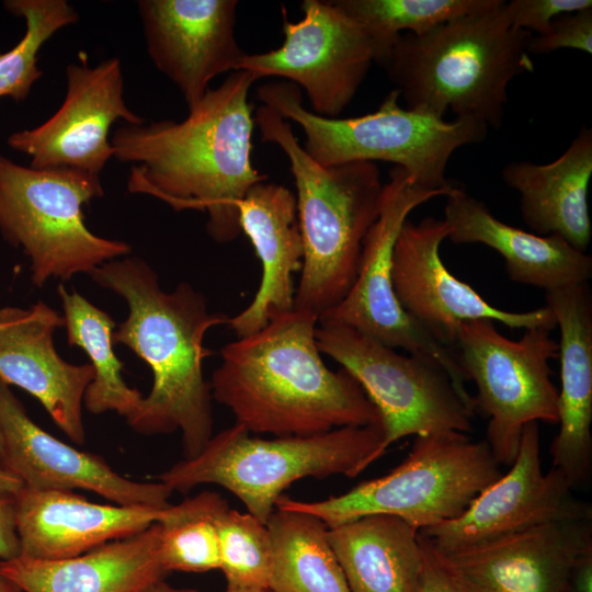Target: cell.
<instances>
[{
    "label": "cell",
    "instance_id": "37",
    "mask_svg": "<svg viewBox=\"0 0 592 592\" xmlns=\"http://www.w3.org/2000/svg\"><path fill=\"white\" fill-rule=\"evenodd\" d=\"M422 546L425 558L419 592H465L442 568L431 551L423 544Z\"/></svg>",
    "mask_w": 592,
    "mask_h": 592
},
{
    "label": "cell",
    "instance_id": "4",
    "mask_svg": "<svg viewBox=\"0 0 592 592\" xmlns=\"http://www.w3.org/2000/svg\"><path fill=\"white\" fill-rule=\"evenodd\" d=\"M504 3L400 35L383 67L407 109L501 128L509 83L535 68L533 34L510 26Z\"/></svg>",
    "mask_w": 592,
    "mask_h": 592
},
{
    "label": "cell",
    "instance_id": "31",
    "mask_svg": "<svg viewBox=\"0 0 592 592\" xmlns=\"http://www.w3.org/2000/svg\"><path fill=\"white\" fill-rule=\"evenodd\" d=\"M227 506L219 493L203 491L164 509L158 522L159 557L168 573L219 569L215 520Z\"/></svg>",
    "mask_w": 592,
    "mask_h": 592
},
{
    "label": "cell",
    "instance_id": "5",
    "mask_svg": "<svg viewBox=\"0 0 592 592\" xmlns=\"http://www.w3.org/2000/svg\"><path fill=\"white\" fill-rule=\"evenodd\" d=\"M254 122L265 143L288 159L304 246L294 308L318 319L350 292L363 241L376 220L384 183L376 163L355 161L323 167L295 136L289 122L261 104Z\"/></svg>",
    "mask_w": 592,
    "mask_h": 592
},
{
    "label": "cell",
    "instance_id": "21",
    "mask_svg": "<svg viewBox=\"0 0 592 592\" xmlns=\"http://www.w3.org/2000/svg\"><path fill=\"white\" fill-rule=\"evenodd\" d=\"M14 501L20 556L42 560L75 557L137 534L159 522L166 509L99 504L72 491L26 487Z\"/></svg>",
    "mask_w": 592,
    "mask_h": 592
},
{
    "label": "cell",
    "instance_id": "11",
    "mask_svg": "<svg viewBox=\"0 0 592 592\" xmlns=\"http://www.w3.org/2000/svg\"><path fill=\"white\" fill-rule=\"evenodd\" d=\"M316 339L320 352L339 363L377 408L384 431L379 457L410 435L471 431L476 412L434 361L401 354L348 326L319 325Z\"/></svg>",
    "mask_w": 592,
    "mask_h": 592
},
{
    "label": "cell",
    "instance_id": "29",
    "mask_svg": "<svg viewBox=\"0 0 592 592\" xmlns=\"http://www.w3.org/2000/svg\"><path fill=\"white\" fill-rule=\"evenodd\" d=\"M57 293L68 343L86 352L94 371L83 398L86 409L94 414L114 411L127 419L138 409L143 395L122 377L123 363L113 350L115 321L76 289L68 292L59 284Z\"/></svg>",
    "mask_w": 592,
    "mask_h": 592
},
{
    "label": "cell",
    "instance_id": "41",
    "mask_svg": "<svg viewBox=\"0 0 592 592\" xmlns=\"http://www.w3.org/2000/svg\"><path fill=\"white\" fill-rule=\"evenodd\" d=\"M0 592H23L16 583L0 571Z\"/></svg>",
    "mask_w": 592,
    "mask_h": 592
},
{
    "label": "cell",
    "instance_id": "13",
    "mask_svg": "<svg viewBox=\"0 0 592 592\" xmlns=\"http://www.w3.org/2000/svg\"><path fill=\"white\" fill-rule=\"evenodd\" d=\"M301 11L299 21L284 19L280 47L244 53L237 70L258 79H285L305 91L311 112L337 118L375 62L374 48L362 26L334 0H304Z\"/></svg>",
    "mask_w": 592,
    "mask_h": 592
},
{
    "label": "cell",
    "instance_id": "22",
    "mask_svg": "<svg viewBox=\"0 0 592 592\" xmlns=\"http://www.w3.org/2000/svg\"><path fill=\"white\" fill-rule=\"evenodd\" d=\"M559 328V431L550 445L551 467L572 488L588 482L592 467V296L588 283L546 292Z\"/></svg>",
    "mask_w": 592,
    "mask_h": 592
},
{
    "label": "cell",
    "instance_id": "39",
    "mask_svg": "<svg viewBox=\"0 0 592 592\" xmlns=\"http://www.w3.org/2000/svg\"><path fill=\"white\" fill-rule=\"evenodd\" d=\"M22 487V482L0 464V493L14 496Z\"/></svg>",
    "mask_w": 592,
    "mask_h": 592
},
{
    "label": "cell",
    "instance_id": "36",
    "mask_svg": "<svg viewBox=\"0 0 592 592\" xmlns=\"http://www.w3.org/2000/svg\"><path fill=\"white\" fill-rule=\"evenodd\" d=\"M14 496L0 493V561L20 557Z\"/></svg>",
    "mask_w": 592,
    "mask_h": 592
},
{
    "label": "cell",
    "instance_id": "14",
    "mask_svg": "<svg viewBox=\"0 0 592 592\" xmlns=\"http://www.w3.org/2000/svg\"><path fill=\"white\" fill-rule=\"evenodd\" d=\"M572 489L560 470L543 471L538 422H531L510 470L458 517L420 530L419 538L432 551L447 553L544 524L591 521V503L576 498Z\"/></svg>",
    "mask_w": 592,
    "mask_h": 592
},
{
    "label": "cell",
    "instance_id": "1",
    "mask_svg": "<svg viewBox=\"0 0 592 592\" xmlns=\"http://www.w3.org/2000/svg\"><path fill=\"white\" fill-rule=\"evenodd\" d=\"M258 80L250 71H232L180 122L125 123L115 129L114 158L130 164L127 191L177 212H204L208 236L217 243L234 241L241 234L240 203L266 178L251 159L255 122L248 96Z\"/></svg>",
    "mask_w": 592,
    "mask_h": 592
},
{
    "label": "cell",
    "instance_id": "6",
    "mask_svg": "<svg viewBox=\"0 0 592 592\" xmlns=\"http://www.w3.org/2000/svg\"><path fill=\"white\" fill-rule=\"evenodd\" d=\"M383 439L382 423L273 439L252 436L235 423L213 435L195 457L183 458L156 479L173 492L220 486L266 524L292 483L307 477H355L379 458Z\"/></svg>",
    "mask_w": 592,
    "mask_h": 592
},
{
    "label": "cell",
    "instance_id": "44",
    "mask_svg": "<svg viewBox=\"0 0 592 592\" xmlns=\"http://www.w3.org/2000/svg\"><path fill=\"white\" fill-rule=\"evenodd\" d=\"M2 325V317H1V312H0V326Z\"/></svg>",
    "mask_w": 592,
    "mask_h": 592
},
{
    "label": "cell",
    "instance_id": "27",
    "mask_svg": "<svg viewBox=\"0 0 592 592\" xmlns=\"http://www.w3.org/2000/svg\"><path fill=\"white\" fill-rule=\"evenodd\" d=\"M351 592H419L425 553L419 530L390 514H368L328 528Z\"/></svg>",
    "mask_w": 592,
    "mask_h": 592
},
{
    "label": "cell",
    "instance_id": "10",
    "mask_svg": "<svg viewBox=\"0 0 592 592\" xmlns=\"http://www.w3.org/2000/svg\"><path fill=\"white\" fill-rule=\"evenodd\" d=\"M555 328H530L511 340L481 319L464 322L456 333L453 350L467 382L476 384V412L489 419L486 442L499 465L513 464L526 424L558 423V389L549 367L558 357Z\"/></svg>",
    "mask_w": 592,
    "mask_h": 592
},
{
    "label": "cell",
    "instance_id": "33",
    "mask_svg": "<svg viewBox=\"0 0 592 592\" xmlns=\"http://www.w3.org/2000/svg\"><path fill=\"white\" fill-rule=\"evenodd\" d=\"M215 525L226 589L269 588L272 543L266 524L249 512L227 506L216 516Z\"/></svg>",
    "mask_w": 592,
    "mask_h": 592
},
{
    "label": "cell",
    "instance_id": "8",
    "mask_svg": "<svg viewBox=\"0 0 592 592\" xmlns=\"http://www.w3.org/2000/svg\"><path fill=\"white\" fill-rule=\"evenodd\" d=\"M501 475L486 440L456 431L418 435L408 456L386 475L319 501L282 496L275 508L307 512L328 528L390 514L420 531L458 517Z\"/></svg>",
    "mask_w": 592,
    "mask_h": 592
},
{
    "label": "cell",
    "instance_id": "24",
    "mask_svg": "<svg viewBox=\"0 0 592 592\" xmlns=\"http://www.w3.org/2000/svg\"><path fill=\"white\" fill-rule=\"evenodd\" d=\"M447 239L456 244L480 243L504 260L513 282L548 291L588 283L592 257L558 235L540 236L498 219L487 205L453 186L445 196Z\"/></svg>",
    "mask_w": 592,
    "mask_h": 592
},
{
    "label": "cell",
    "instance_id": "23",
    "mask_svg": "<svg viewBox=\"0 0 592 592\" xmlns=\"http://www.w3.org/2000/svg\"><path fill=\"white\" fill-rule=\"evenodd\" d=\"M239 221L262 274L253 299L228 320L237 338L259 331L294 308L293 274L301 269L304 257L295 194L284 185L263 181L251 186L240 203Z\"/></svg>",
    "mask_w": 592,
    "mask_h": 592
},
{
    "label": "cell",
    "instance_id": "3",
    "mask_svg": "<svg viewBox=\"0 0 592 592\" xmlns=\"http://www.w3.org/2000/svg\"><path fill=\"white\" fill-rule=\"evenodd\" d=\"M101 287L127 304V318L113 332V343L129 348L152 372V387L126 420L141 434L180 430L184 458L195 457L213 436L212 391L203 361L207 331L228 323L212 314L205 297L189 283L160 287L157 273L143 259H114L89 273Z\"/></svg>",
    "mask_w": 592,
    "mask_h": 592
},
{
    "label": "cell",
    "instance_id": "28",
    "mask_svg": "<svg viewBox=\"0 0 592 592\" xmlns=\"http://www.w3.org/2000/svg\"><path fill=\"white\" fill-rule=\"evenodd\" d=\"M273 592H351L330 546L328 527L307 512L275 508L266 522Z\"/></svg>",
    "mask_w": 592,
    "mask_h": 592
},
{
    "label": "cell",
    "instance_id": "20",
    "mask_svg": "<svg viewBox=\"0 0 592 592\" xmlns=\"http://www.w3.org/2000/svg\"><path fill=\"white\" fill-rule=\"evenodd\" d=\"M0 380L34 396L75 443L86 442L82 407L93 380L92 365L66 362L53 335L64 317L39 300L30 308L0 309Z\"/></svg>",
    "mask_w": 592,
    "mask_h": 592
},
{
    "label": "cell",
    "instance_id": "26",
    "mask_svg": "<svg viewBox=\"0 0 592 592\" xmlns=\"http://www.w3.org/2000/svg\"><path fill=\"white\" fill-rule=\"evenodd\" d=\"M504 183L520 194L526 226L536 235H558L587 252L592 224L588 193L592 177V129L582 127L554 161H512L501 171Z\"/></svg>",
    "mask_w": 592,
    "mask_h": 592
},
{
    "label": "cell",
    "instance_id": "16",
    "mask_svg": "<svg viewBox=\"0 0 592 592\" xmlns=\"http://www.w3.org/2000/svg\"><path fill=\"white\" fill-rule=\"evenodd\" d=\"M66 95L46 122L13 133L8 145L31 158L34 169H75L100 175L114 157L109 133L114 122L143 124L125 103L121 60L89 66L84 53L66 67Z\"/></svg>",
    "mask_w": 592,
    "mask_h": 592
},
{
    "label": "cell",
    "instance_id": "38",
    "mask_svg": "<svg viewBox=\"0 0 592 592\" xmlns=\"http://www.w3.org/2000/svg\"><path fill=\"white\" fill-rule=\"evenodd\" d=\"M570 592H592V551L583 555L573 566Z\"/></svg>",
    "mask_w": 592,
    "mask_h": 592
},
{
    "label": "cell",
    "instance_id": "40",
    "mask_svg": "<svg viewBox=\"0 0 592 592\" xmlns=\"http://www.w3.org/2000/svg\"><path fill=\"white\" fill-rule=\"evenodd\" d=\"M138 592H198V591L193 590V589L174 588L168 584L167 582H164V580H159L147 585L146 588H144L143 590Z\"/></svg>",
    "mask_w": 592,
    "mask_h": 592
},
{
    "label": "cell",
    "instance_id": "12",
    "mask_svg": "<svg viewBox=\"0 0 592 592\" xmlns=\"http://www.w3.org/2000/svg\"><path fill=\"white\" fill-rule=\"evenodd\" d=\"M446 195L418 185L403 169L392 167L383 185L378 216L363 241L356 278L348 295L318 323L348 326L387 346L434 361L474 409V397L466 388L467 378L455 352L433 339L403 310L391 282L394 247L408 215L423 203Z\"/></svg>",
    "mask_w": 592,
    "mask_h": 592
},
{
    "label": "cell",
    "instance_id": "18",
    "mask_svg": "<svg viewBox=\"0 0 592 592\" xmlns=\"http://www.w3.org/2000/svg\"><path fill=\"white\" fill-rule=\"evenodd\" d=\"M1 465L23 487L38 490L83 489L114 504L167 508L173 491L160 481L128 479L94 454L75 448L38 426L10 386L0 380Z\"/></svg>",
    "mask_w": 592,
    "mask_h": 592
},
{
    "label": "cell",
    "instance_id": "7",
    "mask_svg": "<svg viewBox=\"0 0 592 592\" xmlns=\"http://www.w3.org/2000/svg\"><path fill=\"white\" fill-rule=\"evenodd\" d=\"M257 95L263 105L300 127L303 147L319 164L389 162L418 185L447 194L453 187L446 178L452 155L483 141L489 129L478 121H446L402 107L396 89L374 112L345 118L315 114L305 107L301 90L284 80L260 86Z\"/></svg>",
    "mask_w": 592,
    "mask_h": 592
},
{
    "label": "cell",
    "instance_id": "2",
    "mask_svg": "<svg viewBox=\"0 0 592 592\" xmlns=\"http://www.w3.org/2000/svg\"><path fill=\"white\" fill-rule=\"evenodd\" d=\"M317 323V316L293 308L223 346L209 386L236 423L276 437L382 423L358 383L323 362Z\"/></svg>",
    "mask_w": 592,
    "mask_h": 592
},
{
    "label": "cell",
    "instance_id": "43",
    "mask_svg": "<svg viewBox=\"0 0 592 592\" xmlns=\"http://www.w3.org/2000/svg\"><path fill=\"white\" fill-rule=\"evenodd\" d=\"M3 454H4V445H3V437L0 430V463L3 458Z\"/></svg>",
    "mask_w": 592,
    "mask_h": 592
},
{
    "label": "cell",
    "instance_id": "34",
    "mask_svg": "<svg viewBox=\"0 0 592 592\" xmlns=\"http://www.w3.org/2000/svg\"><path fill=\"white\" fill-rule=\"evenodd\" d=\"M562 48L592 53V8L558 16L546 34L533 35L528 45L531 54H548Z\"/></svg>",
    "mask_w": 592,
    "mask_h": 592
},
{
    "label": "cell",
    "instance_id": "9",
    "mask_svg": "<svg viewBox=\"0 0 592 592\" xmlns=\"http://www.w3.org/2000/svg\"><path fill=\"white\" fill-rule=\"evenodd\" d=\"M103 195L100 175L23 167L0 153V231L29 258L34 285L89 274L130 252L127 242L100 237L86 225L83 206Z\"/></svg>",
    "mask_w": 592,
    "mask_h": 592
},
{
    "label": "cell",
    "instance_id": "15",
    "mask_svg": "<svg viewBox=\"0 0 592 592\" xmlns=\"http://www.w3.org/2000/svg\"><path fill=\"white\" fill-rule=\"evenodd\" d=\"M448 232L444 219H407L394 247L392 288L400 306L419 327L453 350L456 333L467 321L486 319L524 330L556 326L547 306L523 312L502 310L453 275L440 254Z\"/></svg>",
    "mask_w": 592,
    "mask_h": 592
},
{
    "label": "cell",
    "instance_id": "42",
    "mask_svg": "<svg viewBox=\"0 0 592 592\" xmlns=\"http://www.w3.org/2000/svg\"><path fill=\"white\" fill-rule=\"evenodd\" d=\"M224 592H273V591L269 588H260V589H241V590L226 589Z\"/></svg>",
    "mask_w": 592,
    "mask_h": 592
},
{
    "label": "cell",
    "instance_id": "17",
    "mask_svg": "<svg viewBox=\"0 0 592 592\" xmlns=\"http://www.w3.org/2000/svg\"><path fill=\"white\" fill-rule=\"evenodd\" d=\"M429 550L465 592H570L573 566L592 551V527L591 521L556 522L453 551Z\"/></svg>",
    "mask_w": 592,
    "mask_h": 592
},
{
    "label": "cell",
    "instance_id": "25",
    "mask_svg": "<svg viewBox=\"0 0 592 592\" xmlns=\"http://www.w3.org/2000/svg\"><path fill=\"white\" fill-rule=\"evenodd\" d=\"M159 534L157 522L75 557L0 561V571L23 592H138L168 574L160 562Z\"/></svg>",
    "mask_w": 592,
    "mask_h": 592
},
{
    "label": "cell",
    "instance_id": "19",
    "mask_svg": "<svg viewBox=\"0 0 592 592\" xmlns=\"http://www.w3.org/2000/svg\"><path fill=\"white\" fill-rule=\"evenodd\" d=\"M148 54L187 107L217 76L232 72L244 52L237 43L236 0H138Z\"/></svg>",
    "mask_w": 592,
    "mask_h": 592
},
{
    "label": "cell",
    "instance_id": "32",
    "mask_svg": "<svg viewBox=\"0 0 592 592\" xmlns=\"http://www.w3.org/2000/svg\"><path fill=\"white\" fill-rule=\"evenodd\" d=\"M4 8L25 21L24 36L0 54V98L24 101L42 77L38 53L60 29L75 24L79 15L66 0H8Z\"/></svg>",
    "mask_w": 592,
    "mask_h": 592
},
{
    "label": "cell",
    "instance_id": "35",
    "mask_svg": "<svg viewBox=\"0 0 592 592\" xmlns=\"http://www.w3.org/2000/svg\"><path fill=\"white\" fill-rule=\"evenodd\" d=\"M592 8L591 0H512L504 9L511 27L544 35L558 16Z\"/></svg>",
    "mask_w": 592,
    "mask_h": 592
},
{
    "label": "cell",
    "instance_id": "30",
    "mask_svg": "<svg viewBox=\"0 0 592 592\" xmlns=\"http://www.w3.org/2000/svg\"><path fill=\"white\" fill-rule=\"evenodd\" d=\"M496 0H334L371 39L375 62L384 66L400 35H421Z\"/></svg>",
    "mask_w": 592,
    "mask_h": 592
}]
</instances>
